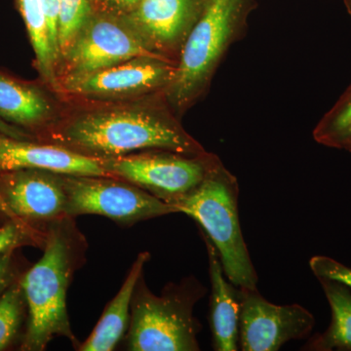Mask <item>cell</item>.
I'll use <instances>...</instances> for the list:
<instances>
[{"label": "cell", "mask_w": 351, "mask_h": 351, "mask_svg": "<svg viewBox=\"0 0 351 351\" xmlns=\"http://www.w3.org/2000/svg\"><path fill=\"white\" fill-rule=\"evenodd\" d=\"M239 184L221 161L193 191L171 204L195 219L216 247L228 280L239 288H257L258 274L245 242L239 213Z\"/></svg>", "instance_id": "obj_4"}, {"label": "cell", "mask_w": 351, "mask_h": 351, "mask_svg": "<svg viewBox=\"0 0 351 351\" xmlns=\"http://www.w3.org/2000/svg\"><path fill=\"white\" fill-rule=\"evenodd\" d=\"M149 258L151 254L149 252L138 254L119 293L106 307L91 335L84 343L78 346V350L112 351L117 348L128 330L132 298Z\"/></svg>", "instance_id": "obj_15"}, {"label": "cell", "mask_w": 351, "mask_h": 351, "mask_svg": "<svg viewBox=\"0 0 351 351\" xmlns=\"http://www.w3.org/2000/svg\"><path fill=\"white\" fill-rule=\"evenodd\" d=\"M200 232L206 245L209 263L211 282L209 323L213 348L216 351H237L239 350L240 288L228 280L216 247L202 230Z\"/></svg>", "instance_id": "obj_14"}, {"label": "cell", "mask_w": 351, "mask_h": 351, "mask_svg": "<svg viewBox=\"0 0 351 351\" xmlns=\"http://www.w3.org/2000/svg\"><path fill=\"white\" fill-rule=\"evenodd\" d=\"M92 1H94L95 3H108V0H92Z\"/></svg>", "instance_id": "obj_30"}, {"label": "cell", "mask_w": 351, "mask_h": 351, "mask_svg": "<svg viewBox=\"0 0 351 351\" xmlns=\"http://www.w3.org/2000/svg\"><path fill=\"white\" fill-rule=\"evenodd\" d=\"M331 306L329 328L313 337L302 350L351 351V289L331 279H318Z\"/></svg>", "instance_id": "obj_17"}, {"label": "cell", "mask_w": 351, "mask_h": 351, "mask_svg": "<svg viewBox=\"0 0 351 351\" xmlns=\"http://www.w3.org/2000/svg\"><path fill=\"white\" fill-rule=\"evenodd\" d=\"M343 2H345L346 10H348V12L350 14L351 17V0H343Z\"/></svg>", "instance_id": "obj_29"}, {"label": "cell", "mask_w": 351, "mask_h": 351, "mask_svg": "<svg viewBox=\"0 0 351 351\" xmlns=\"http://www.w3.org/2000/svg\"><path fill=\"white\" fill-rule=\"evenodd\" d=\"M254 0H209L178 58L175 75L164 90L176 114L191 108L209 89L217 69L248 27Z\"/></svg>", "instance_id": "obj_3"}, {"label": "cell", "mask_w": 351, "mask_h": 351, "mask_svg": "<svg viewBox=\"0 0 351 351\" xmlns=\"http://www.w3.org/2000/svg\"><path fill=\"white\" fill-rule=\"evenodd\" d=\"M309 267L318 279L339 281L351 289V267L338 261L326 256H314L309 261Z\"/></svg>", "instance_id": "obj_22"}, {"label": "cell", "mask_w": 351, "mask_h": 351, "mask_svg": "<svg viewBox=\"0 0 351 351\" xmlns=\"http://www.w3.org/2000/svg\"><path fill=\"white\" fill-rule=\"evenodd\" d=\"M0 133L5 134V135L10 136V137L21 138V140H34L27 132L7 123L1 119H0Z\"/></svg>", "instance_id": "obj_27"}, {"label": "cell", "mask_w": 351, "mask_h": 351, "mask_svg": "<svg viewBox=\"0 0 351 351\" xmlns=\"http://www.w3.org/2000/svg\"><path fill=\"white\" fill-rule=\"evenodd\" d=\"M239 350L276 351L288 341L306 338L315 319L299 304L277 306L265 300L258 288H240Z\"/></svg>", "instance_id": "obj_9"}, {"label": "cell", "mask_w": 351, "mask_h": 351, "mask_svg": "<svg viewBox=\"0 0 351 351\" xmlns=\"http://www.w3.org/2000/svg\"><path fill=\"white\" fill-rule=\"evenodd\" d=\"M24 293L18 282L0 295V350L10 345L22 320Z\"/></svg>", "instance_id": "obj_21"}, {"label": "cell", "mask_w": 351, "mask_h": 351, "mask_svg": "<svg viewBox=\"0 0 351 351\" xmlns=\"http://www.w3.org/2000/svg\"><path fill=\"white\" fill-rule=\"evenodd\" d=\"M44 10L49 27L51 43L60 56L58 32H59L60 0H43Z\"/></svg>", "instance_id": "obj_23"}, {"label": "cell", "mask_w": 351, "mask_h": 351, "mask_svg": "<svg viewBox=\"0 0 351 351\" xmlns=\"http://www.w3.org/2000/svg\"><path fill=\"white\" fill-rule=\"evenodd\" d=\"M0 193L12 213L29 228L69 218L63 174L40 169L2 172Z\"/></svg>", "instance_id": "obj_12"}, {"label": "cell", "mask_w": 351, "mask_h": 351, "mask_svg": "<svg viewBox=\"0 0 351 351\" xmlns=\"http://www.w3.org/2000/svg\"><path fill=\"white\" fill-rule=\"evenodd\" d=\"M12 252H0V293L5 290L11 276V263H12Z\"/></svg>", "instance_id": "obj_26"}, {"label": "cell", "mask_w": 351, "mask_h": 351, "mask_svg": "<svg viewBox=\"0 0 351 351\" xmlns=\"http://www.w3.org/2000/svg\"><path fill=\"white\" fill-rule=\"evenodd\" d=\"M18 4L34 48L39 73L45 82L57 85L55 66L59 55L51 43L43 0H18Z\"/></svg>", "instance_id": "obj_18"}, {"label": "cell", "mask_w": 351, "mask_h": 351, "mask_svg": "<svg viewBox=\"0 0 351 351\" xmlns=\"http://www.w3.org/2000/svg\"><path fill=\"white\" fill-rule=\"evenodd\" d=\"M141 0H108V3L112 4L119 10L129 13L140 3Z\"/></svg>", "instance_id": "obj_28"}, {"label": "cell", "mask_w": 351, "mask_h": 351, "mask_svg": "<svg viewBox=\"0 0 351 351\" xmlns=\"http://www.w3.org/2000/svg\"><path fill=\"white\" fill-rule=\"evenodd\" d=\"M207 288L193 276L154 295L143 276L132 298L127 348L132 351H197L202 326L193 314Z\"/></svg>", "instance_id": "obj_5"}, {"label": "cell", "mask_w": 351, "mask_h": 351, "mask_svg": "<svg viewBox=\"0 0 351 351\" xmlns=\"http://www.w3.org/2000/svg\"><path fill=\"white\" fill-rule=\"evenodd\" d=\"M54 141L51 144L99 160L152 149L186 156L206 152L172 115L158 108L86 113L58 132Z\"/></svg>", "instance_id": "obj_1"}, {"label": "cell", "mask_w": 351, "mask_h": 351, "mask_svg": "<svg viewBox=\"0 0 351 351\" xmlns=\"http://www.w3.org/2000/svg\"><path fill=\"white\" fill-rule=\"evenodd\" d=\"M52 112V105L43 90L0 71V119L32 137V131L50 121Z\"/></svg>", "instance_id": "obj_16"}, {"label": "cell", "mask_w": 351, "mask_h": 351, "mask_svg": "<svg viewBox=\"0 0 351 351\" xmlns=\"http://www.w3.org/2000/svg\"><path fill=\"white\" fill-rule=\"evenodd\" d=\"M100 161L110 177L131 182L171 206L195 189L221 159L207 152L186 156L152 149Z\"/></svg>", "instance_id": "obj_6"}, {"label": "cell", "mask_w": 351, "mask_h": 351, "mask_svg": "<svg viewBox=\"0 0 351 351\" xmlns=\"http://www.w3.org/2000/svg\"><path fill=\"white\" fill-rule=\"evenodd\" d=\"M21 169L110 177L99 159L83 156L62 145L21 140L0 133V173Z\"/></svg>", "instance_id": "obj_13"}, {"label": "cell", "mask_w": 351, "mask_h": 351, "mask_svg": "<svg viewBox=\"0 0 351 351\" xmlns=\"http://www.w3.org/2000/svg\"><path fill=\"white\" fill-rule=\"evenodd\" d=\"M63 57L66 75L93 73L138 57L168 60L151 49L127 21L103 15L92 16Z\"/></svg>", "instance_id": "obj_8"}, {"label": "cell", "mask_w": 351, "mask_h": 351, "mask_svg": "<svg viewBox=\"0 0 351 351\" xmlns=\"http://www.w3.org/2000/svg\"><path fill=\"white\" fill-rule=\"evenodd\" d=\"M92 0H60L59 43L60 56L64 55L76 36L93 16Z\"/></svg>", "instance_id": "obj_20"}, {"label": "cell", "mask_w": 351, "mask_h": 351, "mask_svg": "<svg viewBox=\"0 0 351 351\" xmlns=\"http://www.w3.org/2000/svg\"><path fill=\"white\" fill-rule=\"evenodd\" d=\"M0 214H1L2 216L6 217V218L9 219V221L13 223L14 225L17 226L21 232L24 233L25 237L31 240V241H44V233L41 232L40 230H36V228H29V226L22 223V221L12 213L8 205L6 204L1 193H0Z\"/></svg>", "instance_id": "obj_25"}, {"label": "cell", "mask_w": 351, "mask_h": 351, "mask_svg": "<svg viewBox=\"0 0 351 351\" xmlns=\"http://www.w3.org/2000/svg\"><path fill=\"white\" fill-rule=\"evenodd\" d=\"M24 239H29L21 232L17 226L9 221L0 228V252L14 250Z\"/></svg>", "instance_id": "obj_24"}, {"label": "cell", "mask_w": 351, "mask_h": 351, "mask_svg": "<svg viewBox=\"0 0 351 351\" xmlns=\"http://www.w3.org/2000/svg\"><path fill=\"white\" fill-rule=\"evenodd\" d=\"M66 218L48 225L44 253L20 281L29 311L22 350L41 351L52 339L75 343L66 308V293L80 262L82 237Z\"/></svg>", "instance_id": "obj_2"}, {"label": "cell", "mask_w": 351, "mask_h": 351, "mask_svg": "<svg viewBox=\"0 0 351 351\" xmlns=\"http://www.w3.org/2000/svg\"><path fill=\"white\" fill-rule=\"evenodd\" d=\"M316 143L351 152V83L313 132Z\"/></svg>", "instance_id": "obj_19"}, {"label": "cell", "mask_w": 351, "mask_h": 351, "mask_svg": "<svg viewBox=\"0 0 351 351\" xmlns=\"http://www.w3.org/2000/svg\"><path fill=\"white\" fill-rule=\"evenodd\" d=\"M63 179L69 218L98 215L121 225H133L177 213L164 201L117 178L63 175Z\"/></svg>", "instance_id": "obj_7"}, {"label": "cell", "mask_w": 351, "mask_h": 351, "mask_svg": "<svg viewBox=\"0 0 351 351\" xmlns=\"http://www.w3.org/2000/svg\"><path fill=\"white\" fill-rule=\"evenodd\" d=\"M176 64L154 57H138L93 73L66 75L64 91L90 98H120L165 90Z\"/></svg>", "instance_id": "obj_10"}, {"label": "cell", "mask_w": 351, "mask_h": 351, "mask_svg": "<svg viewBox=\"0 0 351 351\" xmlns=\"http://www.w3.org/2000/svg\"><path fill=\"white\" fill-rule=\"evenodd\" d=\"M209 0H141L127 22L151 49L177 64L193 25Z\"/></svg>", "instance_id": "obj_11"}]
</instances>
